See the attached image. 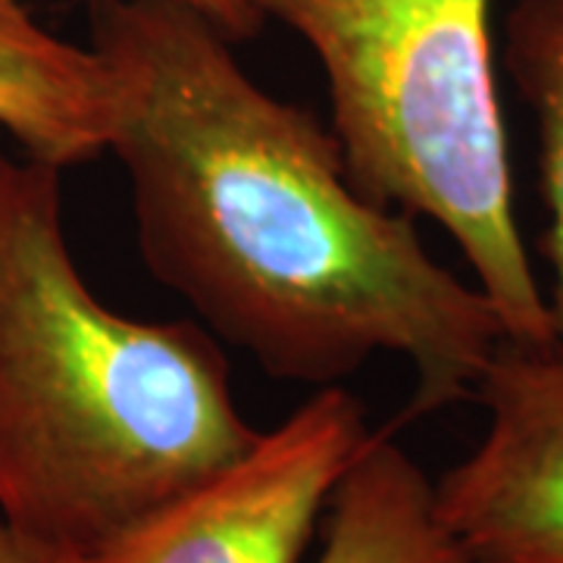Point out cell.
I'll return each mask as SVG.
<instances>
[{
	"mask_svg": "<svg viewBox=\"0 0 563 563\" xmlns=\"http://www.w3.org/2000/svg\"><path fill=\"white\" fill-rule=\"evenodd\" d=\"M257 435L213 335L110 310L66 242L60 169L0 154V523L88 563Z\"/></svg>",
	"mask_w": 563,
	"mask_h": 563,
	"instance_id": "7a4b0ae2",
	"label": "cell"
},
{
	"mask_svg": "<svg viewBox=\"0 0 563 563\" xmlns=\"http://www.w3.org/2000/svg\"><path fill=\"white\" fill-rule=\"evenodd\" d=\"M317 563H466L435 514V485L388 429L369 432L335 488Z\"/></svg>",
	"mask_w": 563,
	"mask_h": 563,
	"instance_id": "52a82bcc",
	"label": "cell"
},
{
	"mask_svg": "<svg viewBox=\"0 0 563 563\" xmlns=\"http://www.w3.org/2000/svg\"><path fill=\"white\" fill-rule=\"evenodd\" d=\"M369 439L363 404L325 385L239 461L163 504L88 563H301Z\"/></svg>",
	"mask_w": 563,
	"mask_h": 563,
	"instance_id": "277c9868",
	"label": "cell"
},
{
	"mask_svg": "<svg viewBox=\"0 0 563 563\" xmlns=\"http://www.w3.org/2000/svg\"><path fill=\"white\" fill-rule=\"evenodd\" d=\"M141 257L273 379L339 385L373 354L410 363L407 417L476 395L507 329L435 261L410 213L369 201L335 135L244 73L173 0H91Z\"/></svg>",
	"mask_w": 563,
	"mask_h": 563,
	"instance_id": "6da1fadb",
	"label": "cell"
},
{
	"mask_svg": "<svg viewBox=\"0 0 563 563\" xmlns=\"http://www.w3.org/2000/svg\"><path fill=\"white\" fill-rule=\"evenodd\" d=\"M173 3L195 10L210 25H217L229 41L254 38L266 22L257 10V0H173Z\"/></svg>",
	"mask_w": 563,
	"mask_h": 563,
	"instance_id": "9c48e42d",
	"label": "cell"
},
{
	"mask_svg": "<svg viewBox=\"0 0 563 563\" xmlns=\"http://www.w3.org/2000/svg\"><path fill=\"white\" fill-rule=\"evenodd\" d=\"M504 66L536 120L539 173L548 203L551 322L563 351V0H517L507 16Z\"/></svg>",
	"mask_w": 563,
	"mask_h": 563,
	"instance_id": "ba28073f",
	"label": "cell"
},
{
	"mask_svg": "<svg viewBox=\"0 0 563 563\" xmlns=\"http://www.w3.org/2000/svg\"><path fill=\"white\" fill-rule=\"evenodd\" d=\"M0 563H51L35 554L25 542H20L7 526L0 523Z\"/></svg>",
	"mask_w": 563,
	"mask_h": 563,
	"instance_id": "30bf717a",
	"label": "cell"
},
{
	"mask_svg": "<svg viewBox=\"0 0 563 563\" xmlns=\"http://www.w3.org/2000/svg\"><path fill=\"white\" fill-rule=\"evenodd\" d=\"M476 398L483 442L435 483L466 563H563V351L507 342Z\"/></svg>",
	"mask_w": 563,
	"mask_h": 563,
	"instance_id": "5b68a950",
	"label": "cell"
},
{
	"mask_svg": "<svg viewBox=\"0 0 563 563\" xmlns=\"http://www.w3.org/2000/svg\"><path fill=\"white\" fill-rule=\"evenodd\" d=\"M0 132L57 169L101 157L113 132L98 51L47 32L25 0H0Z\"/></svg>",
	"mask_w": 563,
	"mask_h": 563,
	"instance_id": "8992f818",
	"label": "cell"
},
{
	"mask_svg": "<svg viewBox=\"0 0 563 563\" xmlns=\"http://www.w3.org/2000/svg\"><path fill=\"white\" fill-rule=\"evenodd\" d=\"M257 10L317 54L354 185L442 225L510 342L554 344L514 213L492 0H257Z\"/></svg>",
	"mask_w": 563,
	"mask_h": 563,
	"instance_id": "3957f363",
	"label": "cell"
}]
</instances>
